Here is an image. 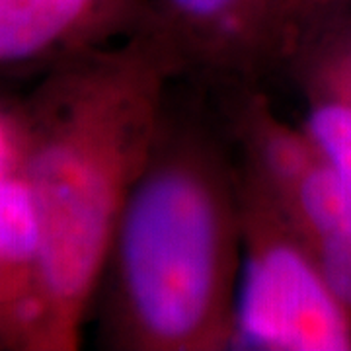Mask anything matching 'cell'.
<instances>
[{
	"label": "cell",
	"instance_id": "cell-1",
	"mask_svg": "<svg viewBox=\"0 0 351 351\" xmlns=\"http://www.w3.org/2000/svg\"><path fill=\"white\" fill-rule=\"evenodd\" d=\"M178 59L151 32L49 76L24 108V178L41 225L45 351H73L127 197L162 129Z\"/></svg>",
	"mask_w": 351,
	"mask_h": 351
},
{
	"label": "cell",
	"instance_id": "cell-2",
	"mask_svg": "<svg viewBox=\"0 0 351 351\" xmlns=\"http://www.w3.org/2000/svg\"><path fill=\"white\" fill-rule=\"evenodd\" d=\"M240 252L239 180L209 138L170 133L162 123L108 260L113 343L135 351L230 348Z\"/></svg>",
	"mask_w": 351,
	"mask_h": 351
},
{
	"label": "cell",
	"instance_id": "cell-3",
	"mask_svg": "<svg viewBox=\"0 0 351 351\" xmlns=\"http://www.w3.org/2000/svg\"><path fill=\"white\" fill-rule=\"evenodd\" d=\"M242 279L230 348L351 351V318L326 285L276 197L250 174L239 180Z\"/></svg>",
	"mask_w": 351,
	"mask_h": 351
},
{
	"label": "cell",
	"instance_id": "cell-4",
	"mask_svg": "<svg viewBox=\"0 0 351 351\" xmlns=\"http://www.w3.org/2000/svg\"><path fill=\"white\" fill-rule=\"evenodd\" d=\"M172 51L201 63L248 69L281 49L279 0H154L149 29Z\"/></svg>",
	"mask_w": 351,
	"mask_h": 351
},
{
	"label": "cell",
	"instance_id": "cell-5",
	"mask_svg": "<svg viewBox=\"0 0 351 351\" xmlns=\"http://www.w3.org/2000/svg\"><path fill=\"white\" fill-rule=\"evenodd\" d=\"M0 348L45 351L41 225L24 176L0 184Z\"/></svg>",
	"mask_w": 351,
	"mask_h": 351
},
{
	"label": "cell",
	"instance_id": "cell-6",
	"mask_svg": "<svg viewBox=\"0 0 351 351\" xmlns=\"http://www.w3.org/2000/svg\"><path fill=\"white\" fill-rule=\"evenodd\" d=\"M123 0H0V66L90 38Z\"/></svg>",
	"mask_w": 351,
	"mask_h": 351
},
{
	"label": "cell",
	"instance_id": "cell-7",
	"mask_svg": "<svg viewBox=\"0 0 351 351\" xmlns=\"http://www.w3.org/2000/svg\"><path fill=\"white\" fill-rule=\"evenodd\" d=\"M302 129L322 160L351 189V69L328 47L313 73Z\"/></svg>",
	"mask_w": 351,
	"mask_h": 351
},
{
	"label": "cell",
	"instance_id": "cell-8",
	"mask_svg": "<svg viewBox=\"0 0 351 351\" xmlns=\"http://www.w3.org/2000/svg\"><path fill=\"white\" fill-rule=\"evenodd\" d=\"M246 110L242 123L250 158L246 174L274 197H281L322 156L304 129L287 125L263 101H254Z\"/></svg>",
	"mask_w": 351,
	"mask_h": 351
},
{
	"label": "cell",
	"instance_id": "cell-9",
	"mask_svg": "<svg viewBox=\"0 0 351 351\" xmlns=\"http://www.w3.org/2000/svg\"><path fill=\"white\" fill-rule=\"evenodd\" d=\"M351 10V0H279L281 49L314 43Z\"/></svg>",
	"mask_w": 351,
	"mask_h": 351
},
{
	"label": "cell",
	"instance_id": "cell-10",
	"mask_svg": "<svg viewBox=\"0 0 351 351\" xmlns=\"http://www.w3.org/2000/svg\"><path fill=\"white\" fill-rule=\"evenodd\" d=\"M304 244L330 291L351 318V223Z\"/></svg>",
	"mask_w": 351,
	"mask_h": 351
},
{
	"label": "cell",
	"instance_id": "cell-11",
	"mask_svg": "<svg viewBox=\"0 0 351 351\" xmlns=\"http://www.w3.org/2000/svg\"><path fill=\"white\" fill-rule=\"evenodd\" d=\"M27 154V125L24 110L0 101V184L24 176Z\"/></svg>",
	"mask_w": 351,
	"mask_h": 351
}]
</instances>
